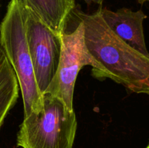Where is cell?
<instances>
[{"label":"cell","mask_w":149,"mask_h":148,"mask_svg":"<svg viewBox=\"0 0 149 148\" xmlns=\"http://www.w3.org/2000/svg\"><path fill=\"white\" fill-rule=\"evenodd\" d=\"M18 94L17 76L0 45V129L9 112L17 102Z\"/></svg>","instance_id":"8"},{"label":"cell","mask_w":149,"mask_h":148,"mask_svg":"<svg viewBox=\"0 0 149 148\" xmlns=\"http://www.w3.org/2000/svg\"><path fill=\"white\" fill-rule=\"evenodd\" d=\"M25 26L36 84L43 94L58 69L61 51V35L49 28L26 6Z\"/></svg>","instance_id":"5"},{"label":"cell","mask_w":149,"mask_h":148,"mask_svg":"<svg viewBox=\"0 0 149 148\" xmlns=\"http://www.w3.org/2000/svg\"><path fill=\"white\" fill-rule=\"evenodd\" d=\"M138 1L140 4H144L145 2H146V1H149V0H138Z\"/></svg>","instance_id":"10"},{"label":"cell","mask_w":149,"mask_h":148,"mask_svg":"<svg viewBox=\"0 0 149 148\" xmlns=\"http://www.w3.org/2000/svg\"><path fill=\"white\" fill-rule=\"evenodd\" d=\"M71 15L84 24L86 46L96 63L93 75L110 78L129 92L149 94V57L113 33L99 10L87 14L76 6Z\"/></svg>","instance_id":"1"},{"label":"cell","mask_w":149,"mask_h":148,"mask_svg":"<svg viewBox=\"0 0 149 148\" xmlns=\"http://www.w3.org/2000/svg\"><path fill=\"white\" fill-rule=\"evenodd\" d=\"M26 6L10 0L0 23V45L17 76L22 93L24 117L43 107V94L36 84L26 35Z\"/></svg>","instance_id":"2"},{"label":"cell","mask_w":149,"mask_h":148,"mask_svg":"<svg viewBox=\"0 0 149 148\" xmlns=\"http://www.w3.org/2000/svg\"><path fill=\"white\" fill-rule=\"evenodd\" d=\"M77 129L74 110L49 94H43V107L25 116L17 134L22 148H73Z\"/></svg>","instance_id":"3"},{"label":"cell","mask_w":149,"mask_h":148,"mask_svg":"<svg viewBox=\"0 0 149 148\" xmlns=\"http://www.w3.org/2000/svg\"><path fill=\"white\" fill-rule=\"evenodd\" d=\"M145 148H149V142H148V145H146V147Z\"/></svg>","instance_id":"11"},{"label":"cell","mask_w":149,"mask_h":148,"mask_svg":"<svg viewBox=\"0 0 149 148\" xmlns=\"http://www.w3.org/2000/svg\"><path fill=\"white\" fill-rule=\"evenodd\" d=\"M76 20L78 22L77 28L72 32H64L61 35V51L58 69L43 93L61 99L71 110H74V87L79 72L86 65H90L93 69L96 67L84 41V24Z\"/></svg>","instance_id":"4"},{"label":"cell","mask_w":149,"mask_h":148,"mask_svg":"<svg viewBox=\"0 0 149 148\" xmlns=\"http://www.w3.org/2000/svg\"><path fill=\"white\" fill-rule=\"evenodd\" d=\"M98 10L113 33L131 47L149 57L143 31V22L147 15L143 10L132 11L124 7L113 12L101 6Z\"/></svg>","instance_id":"6"},{"label":"cell","mask_w":149,"mask_h":148,"mask_svg":"<svg viewBox=\"0 0 149 148\" xmlns=\"http://www.w3.org/2000/svg\"><path fill=\"white\" fill-rule=\"evenodd\" d=\"M48 27L61 35L65 32L76 0H20Z\"/></svg>","instance_id":"7"},{"label":"cell","mask_w":149,"mask_h":148,"mask_svg":"<svg viewBox=\"0 0 149 148\" xmlns=\"http://www.w3.org/2000/svg\"><path fill=\"white\" fill-rule=\"evenodd\" d=\"M83 1L85 3H87V4H91L93 3V4H99V5L101 6L104 0H83Z\"/></svg>","instance_id":"9"}]
</instances>
